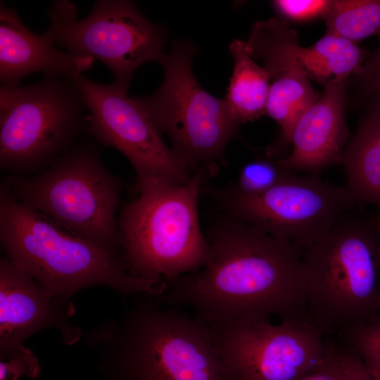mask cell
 <instances>
[{
  "label": "cell",
  "mask_w": 380,
  "mask_h": 380,
  "mask_svg": "<svg viewBox=\"0 0 380 380\" xmlns=\"http://www.w3.org/2000/svg\"><path fill=\"white\" fill-rule=\"evenodd\" d=\"M205 237V264L166 281L158 303L189 307L208 325L272 316L312 322L300 250L228 215Z\"/></svg>",
  "instance_id": "1"
},
{
  "label": "cell",
  "mask_w": 380,
  "mask_h": 380,
  "mask_svg": "<svg viewBox=\"0 0 380 380\" xmlns=\"http://www.w3.org/2000/svg\"><path fill=\"white\" fill-rule=\"evenodd\" d=\"M84 340L98 351L100 380H233L208 325L158 303H134Z\"/></svg>",
  "instance_id": "2"
},
{
  "label": "cell",
  "mask_w": 380,
  "mask_h": 380,
  "mask_svg": "<svg viewBox=\"0 0 380 380\" xmlns=\"http://www.w3.org/2000/svg\"><path fill=\"white\" fill-rule=\"evenodd\" d=\"M0 241L6 256L51 293L71 298L105 286L125 294L163 293L166 282L131 274L122 260L0 190Z\"/></svg>",
  "instance_id": "3"
},
{
  "label": "cell",
  "mask_w": 380,
  "mask_h": 380,
  "mask_svg": "<svg viewBox=\"0 0 380 380\" xmlns=\"http://www.w3.org/2000/svg\"><path fill=\"white\" fill-rule=\"evenodd\" d=\"M350 211L302 253L309 315L324 336L379 315L380 235L373 217Z\"/></svg>",
  "instance_id": "4"
},
{
  "label": "cell",
  "mask_w": 380,
  "mask_h": 380,
  "mask_svg": "<svg viewBox=\"0 0 380 380\" xmlns=\"http://www.w3.org/2000/svg\"><path fill=\"white\" fill-rule=\"evenodd\" d=\"M208 172L177 186L146 189L118 218L122 261L133 275L165 282L198 270L209 247L201 228L198 201Z\"/></svg>",
  "instance_id": "5"
},
{
  "label": "cell",
  "mask_w": 380,
  "mask_h": 380,
  "mask_svg": "<svg viewBox=\"0 0 380 380\" xmlns=\"http://www.w3.org/2000/svg\"><path fill=\"white\" fill-rule=\"evenodd\" d=\"M1 186L105 252L115 256L120 248L116 212L122 182L106 168L94 143L73 145L36 175H11Z\"/></svg>",
  "instance_id": "6"
},
{
  "label": "cell",
  "mask_w": 380,
  "mask_h": 380,
  "mask_svg": "<svg viewBox=\"0 0 380 380\" xmlns=\"http://www.w3.org/2000/svg\"><path fill=\"white\" fill-rule=\"evenodd\" d=\"M195 46L175 41L159 63L164 78L158 90L134 97L156 127L170 138L172 150L191 175L205 171L213 175L224 162V150L238 134L226 101L206 91L192 70Z\"/></svg>",
  "instance_id": "7"
},
{
  "label": "cell",
  "mask_w": 380,
  "mask_h": 380,
  "mask_svg": "<svg viewBox=\"0 0 380 380\" xmlns=\"http://www.w3.org/2000/svg\"><path fill=\"white\" fill-rule=\"evenodd\" d=\"M83 96L71 80L44 75L0 88V166L23 176L46 169L88 127Z\"/></svg>",
  "instance_id": "8"
},
{
  "label": "cell",
  "mask_w": 380,
  "mask_h": 380,
  "mask_svg": "<svg viewBox=\"0 0 380 380\" xmlns=\"http://www.w3.org/2000/svg\"><path fill=\"white\" fill-rule=\"evenodd\" d=\"M48 15L56 44L71 54L100 61L126 89L139 67L159 62L165 54V30L150 22L131 1H97L86 18L77 19L72 2L57 0Z\"/></svg>",
  "instance_id": "9"
},
{
  "label": "cell",
  "mask_w": 380,
  "mask_h": 380,
  "mask_svg": "<svg viewBox=\"0 0 380 380\" xmlns=\"http://www.w3.org/2000/svg\"><path fill=\"white\" fill-rule=\"evenodd\" d=\"M227 215L290 243L302 252L355 205L346 187L316 174L292 173L268 191L247 195L232 186L209 189Z\"/></svg>",
  "instance_id": "10"
},
{
  "label": "cell",
  "mask_w": 380,
  "mask_h": 380,
  "mask_svg": "<svg viewBox=\"0 0 380 380\" xmlns=\"http://www.w3.org/2000/svg\"><path fill=\"white\" fill-rule=\"evenodd\" d=\"M72 81L87 109V132L100 144L119 151L136 173L137 194L158 186L188 184L192 178L179 163L162 133L135 98L115 81L95 82L82 74Z\"/></svg>",
  "instance_id": "11"
},
{
  "label": "cell",
  "mask_w": 380,
  "mask_h": 380,
  "mask_svg": "<svg viewBox=\"0 0 380 380\" xmlns=\"http://www.w3.org/2000/svg\"><path fill=\"white\" fill-rule=\"evenodd\" d=\"M208 327L233 380H299L326 359L325 336L310 322L243 319Z\"/></svg>",
  "instance_id": "12"
},
{
  "label": "cell",
  "mask_w": 380,
  "mask_h": 380,
  "mask_svg": "<svg viewBox=\"0 0 380 380\" xmlns=\"http://www.w3.org/2000/svg\"><path fill=\"white\" fill-rule=\"evenodd\" d=\"M71 298L55 296L7 257L0 261V356L25 347L24 341L44 329L59 331L68 345L80 338V329L72 322Z\"/></svg>",
  "instance_id": "13"
},
{
  "label": "cell",
  "mask_w": 380,
  "mask_h": 380,
  "mask_svg": "<svg viewBox=\"0 0 380 380\" xmlns=\"http://www.w3.org/2000/svg\"><path fill=\"white\" fill-rule=\"evenodd\" d=\"M346 80L329 79L322 96L299 118L289 141L292 151L279 160L284 168L315 174L340 163L349 135L344 114Z\"/></svg>",
  "instance_id": "14"
},
{
  "label": "cell",
  "mask_w": 380,
  "mask_h": 380,
  "mask_svg": "<svg viewBox=\"0 0 380 380\" xmlns=\"http://www.w3.org/2000/svg\"><path fill=\"white\" fill-rule=\"evenodd\" d=\"M52 32L37 34L20 20L17 11L0 4V81L8 87L19 86L29 74L72 79L91 69L95 59L63 52L54 46Z\"/></svg>",
  "instance_id": "15"
},
{
  "label": "cell",
  "mask_w": 380,
  "mask_h": 380,
  "mask_svg": "<svg viewBox=\"0 0 380 380\" xmlns=\"http://www.w3.org/2000/svg\"><path fill=\"white\" fill-rule=\"evenodd\" d=\"M253 58L260 60L270 79L291 68L303 70L308 77L327 82L330 74L314 46H300L296 32L283 21L271 18L256 22L246 42Z\"/></svg>",
  "instance_id": "16"
},
{
  "label": "cell",
  "mask_w": 380,
  "mask_h": 380,
  "mask_svg": "<svg viewBox=\"0 0 380 380\" xmlns=\"http://www.w3.org/2000/svg\"><path fill=\"white\" fill-rule=\"evenodd\" d=\"M340 164L347 177L345 186L354 203L372 205L380 214V101H372Z\"/></svg>",
  "instance_id": "17"
},
{
  "label": "cell",
  "mask_w": 380,
  "mask_h": 380,
  "mask_svg": "<svg viewBox=\"0 0 380 380\" xmlns=\"http://www.w3.org/2000/svg\"><path fill=\"white\" fill-rule=\"evenodd\" d=\"M229 51L234 68L225 101L232 117L241 125L265 114L270 77L250 56L246 42L234 39Z\"/></svg>",
  "instance_id": "18"
},
{
  "label": "cell",
  "mask_w": 380,
  "mask_h": 380,
  "mask_svg": "<svg viewBox=\"0 0 380 380\" xmlns=\"http://www.w3.org/2000/svg\"><path fill=\"white\" fill-rule=\"evenodd\" d=\"M272 79L265 114L280 126V141L289 144L296 122L317 99L308 75L301 68L289 69Z\"/></svg>",
  "instance_id": "19"
},
{
  "label": "cell",
  "mask_w": 380,
  "mask_h": 380,
  "mask_svg": "<svg viewBox=\"0 0 380 380\" xmlns=\"http://www.w3.org/2000/svg\"><path fill=\"white\" fill-rule=\"evenodd\" d=\"M322 17L327 34L353 42L380 34V0L331 1Z\"/></svg>",
  "instance_id": "20"
},
{
  "label": "cell",
  "mask_w": 380,
  "mask_h": 380,
  "mask_svg": "<svg viewBox=\"0 0 380 380\" xmlns=\"http://www.w3.org/2000/svg\"><path fill=\"white\" fill-rule=\"evenodd\" d=\"M292 173L279 160L260 158L246 163L239 172L237 182L232 186L241 193L258 195L268 191Z\"/></svg>",
  "instance_id": "21"
},
{
  "label": "cell",
  "mask_w": 380,
  "mask_h": 380,
  "mask_svg": "<svg viewBox=\"0 0 380 380\" xmlns=\"http://www.w3.org/2000/svg\"><path fill=\"white\" fill-rule=\"evenodd\" d=\"M338 338L353 350L367 368L380 378V315Z\"/></svg>",
  "instance_id": "22"
},
{
  "label": "cell",
  "mask_w": 380,
  "mask_h": 380,
  "mask_svg": "<svg viewBox=\"0 0 380 380\" xmlns=\"http://www.w3.org/2000/svg\"><path fill=\"white\" fill-rule=\"evenodd\" d=\"M325 346L336 364L342 380H380L365 365L360 356L339 338H325Z\"/></svg>",
  "instance_id": "23"
},
{
  "label": "cell",
  "mask_w": 380,
  "mask_h": 380,
  "mask_svg": "<svg viewBox=\"0 0 380 380\" xmlns=\"http://www.w3.org/2000/svg\"><path fill=\"white\" fill-rule=\"evenodd\" d=\"M41 373L37 357L26 347L13 354L0 356V380H19L23 376L35 379Z\"/></svg>",
  "instance_id": "24"
},
{
  "label": "cell",
  "mask_w": 380,
  "mask_h": 380,
  "mask_svg": "<svg viewBox=\"0 0 380 380\" xmlns=\"http://www.w3.org/2000/svg\"><path fill=\"white\" fill-rule=\"evenodd\" d=\"M331 1L325 0H276L274 8L285 18L305 20L323 15Z\"/></svg>",
  "instance_id": "25"
},
{
  "label": "cell",
  "mask_w": 380,
  "mask_h": 380,
  "mask_svg": "<svg viewBox=\"0 0 380 380\" xmlns=\"http://www.w3.org/2000/svg\"><path fill=\"white\" fill-rule=\"evenodd\" d=\"M379 46L371 53L356 75L372 101H380V34Z\"/></svg>",
  "instance_id": "26"
},
{
  "label": "cell",
  "mask_w": 380,
  "mask_h": 380,
  "mask_svg": "<svg viewBox=\"0 0 380 380\" xmlns=\"http://www.w3.org/2000/svg\"><path fill=\"white\" fill-rule=\"evenodd\" d=\"M325 361L317 369L303 376L299 380H342L339 369L327 350Z\"/></svg>",
  "instance_id": "27"
},
{
  "label": "cell",
  "mask_w": 380,
  "mask_h": 380,
  "mask_svg": "<svg viewBox=\"0 0 380 380\" xmlns=\"http://www.w3.org/2000/svg\"><path fill=\"white\" fill-rule=\"evenodd\" d=\"M373 220H374L375 226L380 235V214L376 213V215L373 217ZM377 310L378 311H380V295L379 296L378 301H377Z\"/></svg>",
  "instance_id": "28"
}]
</instances>
